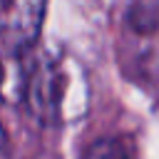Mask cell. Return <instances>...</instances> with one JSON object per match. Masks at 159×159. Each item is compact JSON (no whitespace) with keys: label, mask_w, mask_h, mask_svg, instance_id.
Segmentation results:
<instances>
[{"label":"cell","mask_w":159,"mask_h":159,"mask_svg":"<svg viewBox=\"0 0 159 159\" xmlns=\"http://www.w3.org/2000/svg\"><path fill=\"white\" fill-rule=\"evenodd\" d=\"M70 89V70L60 57L40 55L25 65L22 77V102L32 117L42 124H57L65 112V99Z\"/></svg>","instance_id":"obj_1"},{"label":"cell","mask_w":159,"mask_h":159,"mask_svg":"<svg viewBox=\"0 0 159 159\" xmlns=\"http://www.w3.org/2000/svg\"><path fill=\"white\" fill-rule=\"evenodd\" d=\"M47 0H0V55L22 57L40 37Z\"/></svg>","instance_id":"obj_2"},{"label":"cell","mask_w":159,"mask_h":159,"mask_svg":"<svg viewBox=\"0 0 159 159\" xmlns=\"http://www.w3.org/2000/svg\"><path fill=\"white\" fill-rule=\"evenodd\" d=\"M82 159H132V157H129V149L122 139L104 137V139H97L82 154Z\"/></svg>","instance_id":"obj_3"},{"label":"cell","mask_w":159,"mask_h":159,"mask_svg":"<svg viewBox=\"0 0 159 159\" xmlns=\"http://www.w3.org/2000/svg\"><path fill=\"white\" fill-rule=\"evenodd\" d=\"M5 55H0V99H5V87H7V65H5Z\"/></svg>","instance_id":"obj_4"},{"label":"cell","mask_w":159,"mask_h":159,"mask_svg":"<svg viewBox=\"0 0 159 159\" xmlns=\"http://www.w3.org/2000/svg\"><path fill=\"white\" fill-rule=\"evenodd\" d=\"M0 159H10V144H7V134L0 124Z\"/></svg>","instance_id":"obj_5"}]
</instances>
